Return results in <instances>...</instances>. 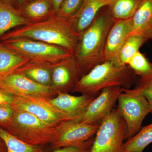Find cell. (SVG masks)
<instances>
[{"label": "cell", "instance_id": "obj_1", "mask_svg": "<svg viewBox=\"0 0 152 152\" xmlns=\"http://www.w3.org/2000/svg\"><path fill=\"white\" fill-rule=\"evenodd\" d=\"M77 26L75 15L66 18L56 14L46 20L9 31L1 37L0 41L26 38L58 46L74 54L80 36Z\"/></svg>", "mask_w": 152, "mask_h": 152}, {"label": "cell", "instance_id": "obj_2", "mask_svg": "<svg viewBox=\"0 0 152 152\" xmlns=\"http://www.w3.org/2000/svg\"><path fill=\"white\" fill-rule=\"evenodd\" d=\"M114 23L107 6L99 11L91 24L80 34L74 56L82 76L104 62L106 41Z\"/></svg>", "mask_w": 152, "mask_h": 152}, {"label": "cell", "instance_id": "obj_3", "mask_svg": "<svg viewBox=\"0 0 152 152\" xmlns=\"http://www.w3.org/2000/svg\"><path fill=\"white\" fill-rule=\"evenodd\" d=\"M136 79V75L127 65L105 61L82 76L72 92L98 94L104 89L114 86L131 89Z\"/></svg>", "mask_w": 152, "mask_h": 152}, {"label": "cell", "instance_id": "obj_4", "mask_svg": "<svg viewBox=\"0 0 152 152\" xmlns=\"http://www.w3.org/2000/svg\"><path fill=\"white\" fill-rule=\"evenodd\" d=\"M14 110L12 122L5 130L32 145L40 146L53 142L57 126L48 124L27 112L15 109Z\"/></svg>", "mask_w": 152, "mask_h": 152}, {"label": "cell", "instance_id": "obj_5", "mask_svg": "<svg viewBox=\"0 0 152 152\" xmlns=\"http://www.w3.org/2000/svg\"><path fill=\"white\" fill-rule=\"evenodd\" d=\"M9 50L30 61L53 64L74 56L62 48L26 38H18L0 41Z\"/></svg>", "mask_w": 152, "mask_h": 152}, {"label": "cell", "instance_id": "obj_6", "mask_svg": "<svg viewBox=\"0 0 152 152\" xmlns=\"http://www.w3.org/2000/svg\"><path fill=\"white\" fill-rule=\"evenodd\" d=\"M122 88V92L118 98L117 109L126 124V141L141 129L144 120L151 113V109L147 99L140 93L134 88Z\"/></svg>", "mask_w": 152, "mask_h": 152}, {"label": "cell", "instance_id": "obj_7", "mask_svg": "<svg viewBox=\"0 0 152 152\" xmlns=\"http://www.w3.org/2000/svg\"><path fill=\"white\" fill-rule=\"evenodd\" d=\"M126 127L117 108L100 124L91 151L93 152H121Z\"/></svg>", "mask_w": 152, "mask_h": 152}, {"label": "cell", "instance_id": "obj_8", "mask_svg": "<svg viewBox=\"0 0 152 152\" xmlns=\"http://www.w3.org/2000/svg\"><path fill=\"white\" fill-rule=\"evenodd\" d=\"M99 125L86 124L73 120L63 121L57 126L52 148L82 145L95 137Z\"/></svg>", "mask_w": 152, "mask_h": 152}, {"label": "cell", "instance_id": "obj_9", "mask_svg": "<svg viewBox=\"0 0 152 152\" xmlns=\"http://www.w3.org/2000/svg\"><path fill=\"white\" fill-rule=\"evenodd\" d=\"M14 96L12 104L14 109L31 114L48 124L57 126L63 121L70 120L57 110L49 99L31 96Z\"/></svg>", "mask_w": 152, "mask_h": 152}, {"label": "cell", "instance_id": "obj_10", "mask_svg": "<svg viewBox=\"0 0 152 152\" xmlns=\"http://www.w3.org/2000/svg\"><path fill=\"white\" fill-rule=\"evenodd\" d=\"M122 92L119 86L109 87L101 91L89 105L86 112L76 121L88 125L100 124L114 110Z\"/></svg>", "mask_w": 152, "mask_h": 152}, {"label": "cell", "instance_id": "obj_11", "mask_svg": "<svg viewBox=\"0 0 152 152\" xmlns=\"http://www.w3.org/2000/svg\"><path fill=\"white\" fill-rule=\"evenodd\" d=\"M0 89L14 96H31L47 99H52L58 94L50 86L38 83L16 72L0 82Z\"/></svg>", "mask_w": 152, "mask_h": 152}, {"label": "cell", "instance_id": "obj_12", "mask_svg": "<svg viewBox=\"0 0 152 152\" xmlns=\"http://www.w3.org/2000/svg\"><path fill=\"white\" fill-rule=\"evenodd\" d=\"M51 86L58 93L72 92L82 77L74 56L52 64Z\"/></svg>", "mask_w": 152, "mask_h": 152}, {"label": "cell", "instance_id": "obj_13", "mask_svg": "<svg viewBox=\"0 0 152 152\" xmlns=\"http://www.w3.org/2000/svg\"><path fill=\"white\" fill-rule=\"evenodd\" d=\"M100 93L75 96L68 93L58 92L54 97L49 99V101L70 120L75 121L84 113L89 105Z\"/></svg>", "mask_w": 152, "mask_h": 152}, {"label": "cell", "instance_id": "obj_14", "mask_svg": "<svg viewBox=\"0 0 152 152\" xmlns=\"http://www.w3.org/2000/svg\"><path fill=\"white\" fill-rule=\"evenodd\" d=\"M132 26V18L115 21L106 41L104 61H112L118 63L120 50L130 35Z\"/></svg>", "mask_w": 152, "mask_h": 152}, {"label": "cell", "instance_id": "obj_15", "mask_svg": "<svg viewBox=\"0 0 152 152\" xmlns=\"http://www.w3.org/2000/svg\"><path fill=\"white\" fill-rule=\"evenodd\" d=\"M130 35L152 41V0H144L132 18Z\"/></svg>", "mask_w": 152, "mask_h": 152}, {"label": "cell", "instance_id": "obj_16", "mask_svg": "<svg viewBox=\"0 0 152 152\" xmlns=\"http://www.w3.org/2000/svg\"><path fill=\"white\" fill-rule=\"evenodd\" d=\"M31 23L12 5L0 2V39L12 29Z\"/></svg>", "mask_w": 152, "mask_h": 152}, {"label": "cell", "instance_id": "obj_17", "mask_svg": "<svg viewBox=\"0 0 152 152\" xmlns=\"http://www.w3.org/2000/svg\"><path fill=\"white\" fill-rule=\"evenodd\" d=\"M111 0H83L81 7L75 15L77 29L80 34L91 24L99 11L109 5Z\"/></svg>", "mask_w": 152, "mask_h": 152}, {"label": "cell", "instance_id": "obj_18", "mask_svg": "<svg viewBox=\"0 0 152 152\" xmlns=\"http://www.w3.org/2000/svg\"><path fill=\"white\" fill-rule=\"evenodd\" d=\"M22 15L31 23L48 19L56 14L50 0H33L20 7Z\"/></svg>", "mask_w": 152, "mask_h": 152}, {"label": "cell", "instance_id": "obj_19", "mask_svg": "<svg viewBox=\"0 0 152 152\" xmlns=\"http://www.w3.org/2000/svg\"><path fill=\"white\" fill-rule=\"evenodd\" d=\"M52 65L50 64L29 61L15 72L24 75L38 83L51 86Z\"/></svg>", "mask_w": 152, "mask_h": 152}, {"label": "cell", "instance_id": "obj_20", "mask_svg": "<svg viewBox=\"0 0 152 152\" xmlns=\"http://www.w3.org/2000/svg\"><path fill=\"white\" fill-rule=\"evenodd\" d=\"M29 61L27 58L12 51L0 42V82Z\"/></svg>", "mask_w": 152, "mask_h": 152}, {"label": "cell", "instance_id": "obj_21", "mask_svg": "<svg viewBox=\"0 0 152 152\" xmlns=\"http://www.w3.org/2000/svg\"><path fill=\"white\" fill-rule=\"evenodd\" d=\"M144 0H111L108 7L114 21L132 18Z\"/></svg>", "mask_w": 152, "mask_h": 152}, {"label": "cell", "instance_id": "obj_22", "mask_svg": "<svg viewBox=\"0 0 152 152\" xmlns=\"http://www.w3.org/2000/svg\"><path fill=\"white\" fill-rule=\"evenodd\" d=\"M152 143V122L142 127L134 136L124 142L121 152H143Z\"/></svg>", "mask_w": 152, "mask_h": 152}, {"label": "cell", "instance_id": "obj_23", "mask_svg": "<svg viewBox=\"0 0 152 152\" xmlns=\"http://www.w3.org/2000/svg\"><path fill=\"white\" fill-rule=\"evenodd\" d=\"M0 139L5 145L7 152H44L40 146L25 142L1 127Z\"/></svg>", "mask_w": 152, "mask_h": 152}, {"label": "cell", "instance_id": "obj_24", "mask_svg": "<svg viewBox=\"0 0 152 152\" xmlns=\"http://www.w3.org/2000/svg\"><path fill=\"white\" fill-rule=\"evenodd\" d=\"M149 41L148 39L134 35L129 36L122 47L118 57V63L121 65H127L129 60L144 44Z\"/></svg>", "mask_w": 152, "mask_h": 152}, {"label": "cell", "instance_id": "obj_25", "mask_svg": "<svg viewBox=\"0 0 152 152\" xmlns=\"http://www.w3.org/2000/svg\"><path fill=\"white\" fill-rule=\"evenodd\" d=\"M127 65L141 78H146L152 75V63L140 51L132 57Z\"/></svg>", "mask_w": 152, "mask_h": 152}, {"label": "cell", "instance_id": "obj_26", "mask_svg": "<svg viewBox=\"0 0 152 152\" xmlns=\"http://www.w3.org/2000/svg\"><path fill=\"white\" fill-rule=\"evenodd\" d=\"M83 2V0H64L56 14L64 18H72L80 10Z\"/></svg>", "mask_w": 152, "mask_h": 152}, {"label": "cell", "instance_id": "obj_27", "mask_svg": "<svg viewBox=\"0 0 152 152\" xmlns=\"http://www.w3.org/2000/svg\"><path fill=\"white\" fill-rule=\"evenodd\" d=\"M135 90L140 93L147 99L152 114V75L146 78H139Z\"/></svg>", "mask_w": 152, "mask_h": 152}, {"label": "cell", "instance_id": "obj_28", "mask_svg": "<svg viewBox=\"0 0 152 152\" xmlns=\"http://www.w3.org/2000/svg\"><path fill=\"white\" fill-rule=\"evenodd\" d=\"M14 109L12 104L0 105V127L6 129L10 124L13 117Z\"/></svg>", "mask_w": 152, "mask_h": 152}, {"label": "cell", "instance_id": "obj_29", "mask_svg": "<svg viewBox=\"0 0 152 152\" xmlns=\"http://www.w3.org/2000/svg\"><path fill=\"white\" fill-rule=\"evenodd\" d=\"M94 137H95L92 138L82 145L60 148L50 152H89L94 142Z\"/></svg>", "mask_w": 152, "mask_h": 152}, {"label": "cell", "instance_id": "obj_30", "mask_svg": "<svg viewBox=\"0 0 152 152\" xmlns=\"http://www.w3.org/2000/svg\"><path fill=\"white\" fill-rule=\"evenodd\" d=\"M14 98V95L0 89V105L5 104H12Z\"/></svg>", "mask_w": 152, "mask_h": 152}, {"label": "cell", "instance_id": "obj_31", "mask_svg": "<svg viewBox=\"0 0 152 152\" xmlns=\"http://www.w3.org/2000/svg\"><path fill=\"white\" fill-rule=\"evenodd\" d=\"M56 14L60 6L64 0H50Z\"/></svg>", "mask_w": 152, "mask_h": 152}, {"label": "cell", "instance_id": "obj_32", "mask_svg": "<svg viewBox=\"0 0 152 152\" xmlns=\"http://www.w3.org/2000/svg\"><path fill=\"white\" fill-rule=\"evenodd\" d=\"M14 1L20 7H21L26 3L27 0H14Z\"/></svg>", "mask_w": 152, "mask_h": 152}, {"label": "cell", "instance_id": "obj_33", "mask_svg": "<svg viewBox=\"0 0 152 152\" xmlns=\"http://www.w3.org/2000/svg\"><path fill=\"white\" fill-rule=\"evenodd\" d=\"M14 0H0V2L5 3L12 5V3L13 2Z\"/></svg>", "mask_w": 152, "mask_h": 152}, {"label": "cell", "instance_id": "obj_34", "mask_svg": "<svg viewBox=\"0 0 152 152\" xmlns=\"http://www.w3.org/2000/svg\"><path fill=\"white\" fill-rule=\"evenodd\" d=\"M1 139H0V152H7V151H5V149L4 148L2 142L1 141Z\"/></svg>", "mask_w": 152, "mask_h": 152}, {"label": "cell", "instance_id": "obj_35", "mask_svg": "<svg viewBox=\"0 0 152 152\" xmlns=\"http://www.w3.org/2000/svg\"><path fill=\"white\" fill-rule=\"evenodd\" d=\"M33 1V0H27L26 2H27L30 1Z\"/></svg>", "mask_w": 152, "mask_h": 152}, {"label": "cell", "instance_id": "obj_36", "mask_svg": "<svg viewBox=\"0 0 152 152\" xmlns=\"http://www.w3.org/2000/svg\"><path fill=\"white\" fill-rule=\"evenodd\" d=\"M89 152H92V151H90Z\"/></svg>", "mask_w": 152, "mask_h": 152}, {"label": "cell", "instance_id": "obj_37", "mask_svg": "<svg viewBox=\"0 0 152 152\" xmlns=\"http://www.w3.org/2000/svg\"></svg>", "mask_w": 152, "mask_h": 152}]
</instances>
